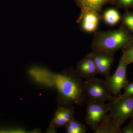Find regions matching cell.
I'll return each mask as SVG.
<instances>
[{"mask_svg": "<svg viewBox=\"0 0 133 133\" xmlns=\"http://www.w3.org/2000/svg\"><path fill=\"white\" fill-rule=\"evenodd\" d=\"M54 87L57 90L58 106H82L87 102L84 80L74 69L69 68L55 74Z\"/></svg>", "mask_w": 133, "mask_h": 133, "instance_id": "obj_1", "label": "cell"}, {"mask_svg": "<svg viewBox=\"0 0 133 133\" xmlns=\"http://www.w3.org/2000/svg\"><path fill=\"white\" fill-rule=\"evenodd\" d=\"M133 43V34L123 24L114 30L95 32L91 48L96 51L114 54Z\"/></svg>", "mask_w": 133, "mask_h": 133, "instance_id": "obj_2", "label": "cell"}, {"mask_svg": "<svg viewBox=\"0 0 133 133\" xmlns=\"http://www.w3.org/2000/svg\"><path fill=\"white\" fill-rule=\"evenodd\" d=\"M109 115L122 125L129 118L133 117V96L112 97L107 104Z\"/></svg>", "mask_w": 133, "mask_h": 133, "instance_id": "obj_3", "label": "cell"}, {"mask_svg": "<svg viewBox=\"0 0 133 133\" xmlns=\"http://www.w3.org/2000/svg\"><path fill=\"white\" fill-rule=\"evenodd\" d=\"M84 82L88 101L105 102L111 99L112 94L105 80L95 77Z\"/></svg>", "mask_w": 133, "mask_h": 133, "instance_id": "obj_4", "label": "cell"}, {"mask_svg": "<svg viewBox=\"0 0 133 133\" xmlns=\"http://www.w3.org/2000/svg\"><path fill=\"white\" fill-rule=\"evenodd\" d=\"M85 121L94 131L103 122L109 112L105 102L87 101Z\"/></svg>", "mask_w": 133, "mask_h": 133, "instance_id": "obj_5", "label": "cell"}, {"mask_svg": "<svg viewBox=\"0 0 133 133\" xmlns=\"http://www.w3.org/2000/svg\"><path fill=\"white\" fill-rule=\"evenodd\" d=\"M128 64L121 58L116 71L105 80L109 91L112 94H120L121 90L129 83L127 76Z\"/></svg>", "mask_w": 133, "mask_h": 133, "instance_id": "obj_6", "label": "cell"}, {"mask_svg": "<svg viewBox=\"0 0 133 133\" xmlns=\"http://www.w3.org/2000/svg\"><path fill=\"white\" fill-rule=\"evenodd\" d=\"M74 112V106H58L50 123L48 131L56 132L57 128L65 127L71 121L75 118Z\"/></svg>", "mask_w": 133, "mask_h": 133, "instance_id": "obj_7", "label": "cell"}, {"mask_svg": "<svg viewBox=\"0 0 133 133\" xmlns=\"http://www.w3.org/2000/svg\"><path fill=\"white\" fill-rule=\"evenodd\" d=\"M96 66L97 74L106 78L111 75L110 70L114 61V54L93 51L90 52Z\"/></svg>", "mask_w": 133, "mask_h": 133, "instance_id": "obj_8", "label": "cell"}, {"mask_svg": "<svg viewBox=\"0 0 133 133\" xmlns=\"http://www.w3.org/2000/svg\"><path fill=\"white\" fill-rule=\"evenodd\" d=\"M75 71L84 80L94 77L97 74V69L90 53L86 55L77 64Z\"/></svg>", "mask_w": 133, "mask_h": 133, "instance_id": "obj_9", "label": "cell"}, {"mask_svg": "<svg viewBox=\"0 0 133 133\" xmlns=\"http://www.w3.org/2000/svg\"><path fill=\"white\" fill-rule=\"evenodd\" d=\"M113 0H77L81 13L77 22L79 23L83 16L91 12H101L102 7L106 3Z\"/></svg>", "mask_w": 133, "mask_h": 133, "instance_id": "obj_10", "label": "cell"}, {"mask_svg": "<svg viewBox=\"0 0 133 133\" xmlns=\"http://www.w3.org/2000/svg\"><path fill=\"white\" fill-rule=\"evenodd\" d=\"M102 16L96 12H88L83 16L79 23L81 24V29L87 33L95 32L97 29L100 20Z\"/></svg>", "mask_w": 133, "mask_h": 133, "instance_id": "obj_11", "label": "cell"}, {"mask_svg": "<svg viewBox=\"0 0 133 133\" xmlns=\"http://www.w3.org/2000/svg\"><path fill=\"white\" fill-rule=\"evenodd\" d=\"M122 125L108 115L103 122L94 131V133H121Z\"/></svg>", "mask_w": 133, "mask_h": 133, "instance_id": "obj_12", "label": "cell"}, {"mask_svg": "<svg viewBox=\"0 0 133 133\" xmlns=\"http://www.w3.org/2000/svg\"><path fill=\"white\" fill-rule=\"evenodd\" d=\"M102 19L106 24L110 26H113L121 20V16L117 10L110 8L103 12Z\"/></svg>", "mask_w": 133, "mask_h": 133, "instance_id": "obj_13", "label": "cell"}, {"mask_svg": "<svg viewBox=\"0 0 133 133\" xmlns=\"http://www.w3.org/2000/svg\"><path fill=\"white\" fill-rule=\"evenodd\" d=\"M65 127L67 133H85L87 130L84 125L76 120L75 118L71 121Z\"/></svg>", "mask_w": 133, "mask_h": 133, "instance_id": "obj_14", "label": "cell"}, {"mask_svg": "<svg viewBox=\"0 0 133 133\" xmlns=\"http://www.w3.org/2000/svg\"><path fill=\"white\" fill-rule=\"evenodd\" d=\"M122 50L121 59L128 64L133 63V43L127 45Z\"/></svg>", "mask_w": 133, "mask_h": 133, "instance_id": "obj_15", "label": "cell"}, {"mask_svg": "<svg viewBox=\"0 0 133 133\" xmlns=\"http://www.w3.org/2000/svg\"><path fill=\"white\" fill-rule=\"evenodd\" d=\"M122 24L133 34V12L127 11L121 16Z\"/></svg>", "mask_w": 133, "mask_h": 133, "instance_id": "obj_16", "label": "cell"}, {"mask_svg": "<svg viewBox=\"0 0 133 133\" xmlns=\"http://www.w3.org/2000/svg\"><path fill=\"white\" fill-rule=\"evenodd\" d=\"M124 92L122 94H119L122 97H128L133 96V81L129 83L123 88Z\"/></svg>", "mask_w": 133, "mask_h": 133, "instance_id": "obj_17", "label": "cell"}, {"mask_svg": "<svg viewBox=\"0 0 133 133\" xmlns=\"http://www.w3.org/2000/svg\"><path fill=\"white\" fill-rule=\"evenodd\" d=\"M117 3L120 7L128 9L133 6V0H117Z\"/></svg>", "mask_w": 133, "mask_h": 133, "instance_id": "obj_18", "label": "cell"}, {"mask_svg": "<svg viewBox=\"0 0 133 133\" xmlns=\"http://www.w3.org/2000/svg\"><path fill=\"white\" fill-rule=\"evenodd\" d=\"M130 119L131 120L128 125L121 128V133H133V117Z\"/></svg>", "mask_w": 133, "mask_h": 133, "instance_id": "obj_19", "label": "cell"}]
</instances>
